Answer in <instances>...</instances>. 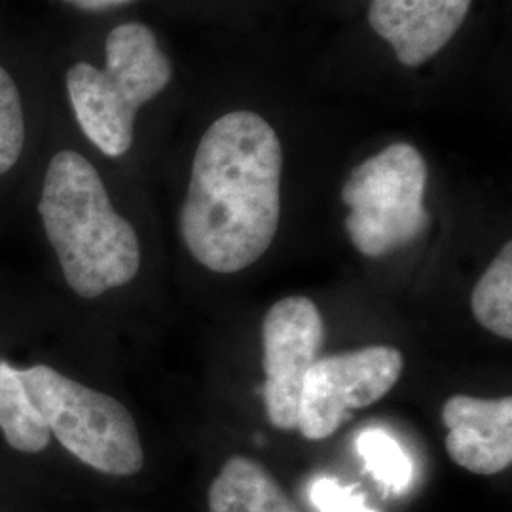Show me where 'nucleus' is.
I'll list each match as a JSON object with an SVG mask.
<instances>
[{"label": "nucleus", "mask_w": 512, "mask_h": 512, "mask_svg": "<svg viewBox=\"0 0 512 512\" xmlns=\"http://www.w3.org/2000/svg\"><path fill=\"white\" fill-rule=\"evenodd\" d=\"M448 427L446 452L475 475L492 476L512 463V399H478L454 395L442 406Z\"/></svg>", "instance_id": "nucleus-8"}, {"label": "nucleus", "mask_w": 512, "mask_h": 512, "mask_svg": "<svg viewBox=\"0 0 512 512\" xmlns=\"http://www.w3.org/2000/svg\"><path fill=\"white\" fill-rule=\"evenodd\" d=\"M325 340L321 311L306 296H289L275 302L262 323L264 374L262 397L270 423L293 431L298 427V408L304 378Z\"/></svg>", "instance_id": "nucleus-7"}, {"label": "nucleus", "mask_w": 512, "mask_h": 512, "mask_svg": "<svg viewBox=\"0 0 512 512\" xmlns=\"http://www.w3.org/2000/svg\"><path fill=\"white\" fill-rule=\"evenodd\" d=\"M25 145V116L18 86L0 67V175L8 173Z\"/></svg>", "instance_id": "nucleus-14"}, {"label": "nucleus", "mask_w": 512, "mask_h": 512, "mask_svg": "<svg viewBox=\"0 0 512 512\" xmlns=\"http://www.w3.org/2000/svg\"><path fill=\"white\" fill-rule=\"evenodd\" d=\"M283 150L256 112L220 116L203 133L181 211L184 245L215 274H238L274 243Z\"/></svg>", "instance_id": "nucleus-1"}, {"label": "nucleus", "mask_w": 512, "mask_h": 512, "mask_svg": "<svg viewBox=\"0 0 512 512\" xmlns=\"http://www.w3.org/2000/svg\"><path fill=\"white\" fill-rule=\"evenodd\" d=\"M0 431L23 454H38L50 444V431L27 397L18 370L0 361Z\"/></svg>", "instance_id": "nucleus-11"}, {"label": "nucleus", "mask_w": 512, "mask_h": 512, "mask_svg": "<svg viewBox=\"0 0 512 512\" xmlns=\"http://www.w3.org/2000/svg\"><path fill=\"white\" fill-rule=\"evenodd\" d=\"M105 67L74 63L67 93L84 135L105 156H124L133 143L139 109L164 92L173 69L154 33L143 23H124L110 31Z\"/></svg>", "instance_id": "nucleus-3"}, {"label": "nucleus", "mask_w": 512, "mask_h": 512, "mask_svg": "<svg viewBox=\"0 0 512 512\" xmlns=\"http://www.w3.org/2000/svg\"><path fill=\"white\" fill-rule=\"evenodd\" d=\"M473 0H372L368 21L399 63L420 67L456 37Z\"/></svg>", "instance_id": "nucleus-9"}, {"label": "nucleus", "mask_w": 512, "mask_h": 512, "mask_svg": "<svg viewBox=\"0 0 512 512\" xmlns=\"http://www.w3.org/2000/svg\"><path fill=\"white\" fill-rule=\"evenodd\" d=\"M18 374L40 420L74 458L103 475L133 476L143 469L141 435L124 404L52 366L35 365Z\"/></svg>", "instance_id": "nucleus-4"}, {"label": "nucleus", "mask_w": 512, "mask_h": 512, "mask_svg": "<svg viewBox=\"0 0 512 512\" xmlns=\"http://www.w3.org/2000/svg\"><path fill=\"white\" fill-rule=\"evenodd\" d=\"M427 164L420 150L395 143L357 165L342 186L349 207L346 230L361 255H391L429 226L425 209Z\"/></svg>", "instance_id": "nucleus-5"}, {"label": "nucleus", "mask_w": 512, "mask_h": 512, "mask_svg": "<svg viewBox=\"0 0 512 512\" xmlns=\"http://www.w3.org/2000/svg\"><path fill=\"white\" fill-rule=\"evenodd\" d=\"M63 2L71 4L78 10H84V12H103V10L124 6L133 0H63Z\"/></svg>", "instance_id": "nucleus-16"}, {"label": "nucleus", "mask_w": 512, "mask_h": 512, "mask_svg": "<svg viewBox=\"0 0 512 512\" xmlns=\"http://www.w3.org/2000/svg\"><path fill=\"white\" fill-rule=\"evenodd\" d=\"M38 213L74 293L97 298L124 287L141 268V245L116 213L107 188L82 154L57 152L46 169Z\"/></svg>", "instance_id": "nucleus-2"}, {"label": "nucleus", "mask_w": 512, "mask_h": 512, "mask_svg": "<svg viewBox=\"0 0 512 512\" xmlns=\"http://www.w3.org/2000/svg\"><path fill=\"white\" fill-rule=\"evenodd\" d=\"M209 512H300L258 461L232 456L209 488Z\"/></svg>", "instance_id": "nucleus-10"}, {"label": "nucleus", "mask_w": 512, "mask_h": 512, "mask_svg": "<svg viewBox=\"0 0 512 512\" xmlns=\"http://www.w3.org/2000/svg\"><path fill=\"white\" fill-rule=\"evenodd\" d=\"M310 499L319 512H378L368 507L357 486H342L334 478H319L311 484Z\"/></svg>", "instance_id": "nucleus-15"}, {"label": "nucleus", "mask_w": 512, "mask_h": 512, "mask_svg": "<svg viewBox=\"0 0 512 512\" xmlns=\"http://www.w3.org/2000/svg\"><path fill=\"white\" fill-rule=\"evenodd\" d=\"M403 366V353L389 346L319 357L304 378L296 429L308 440L329 439L353 410L384 399Z\"/></svg>", "instance_id": "nucleus-6"}, {"label": "nucleus", "mask_w": 512, "mask_h": 512, "mask_svg": "<svg viewBox=\"0 0 512 512\" xmlns=\"http://www.w3.org/2000/svg\"><path fill=\"white\" fill-rule=\"evenodd\" d=\"M476 321L495 336L512 340V243H505L471 294Z\"/></svg>", "instance_id": "nucleus-12"}, {"label": "nucleus", "mask_w": 512, "mask_h": 512, "mask_svg": "<svg viewBox=\"0 0 512 512\" xmlns=\"http://www.w3.org/2000/svg\"><path fill=\"white\" fill-rule=\"evenodd\" d=\"M355 448L368 473L385 490L399 494L412 484V461L403 446L384 429H366L355 440Z\"/></svg>", "instance_id": "nucleus-13"}]
</instances>
